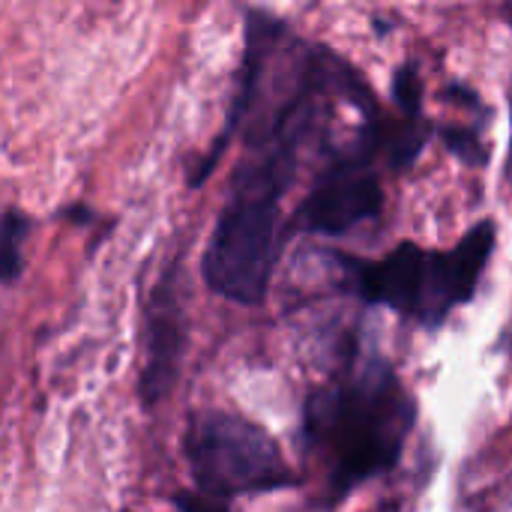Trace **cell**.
I'll use <instances>...</instances> for the list:
<instances>
[{
	"label": "cell",
	"mask_w": 512,
	"mask_h": 512,
	"mask_svg": "<svg viewBox=\"0 0 512 512\" xmlns=\"http://www.w3.org/2000/svg\"><path fill=\"white\" fill-rule=\"evenodd\" d=\"M417 405L384 363L345 369L306 405V444L330 468L333 495L393 471L414 429Z\"/></svg>",
	"instance_id": "cell-1"
},
{
	"label": "cell",
	"mask_w": 512,
	"mask_h": 512,
	"mask_svg": "<svg viewBox=\"0 0 512 512\" xmlns=\"http://www.w3.org/2000/svg\"><path fill=\"white\" fill-rule=\"evenodd\" d=\"M372 150H345L330 159L306 201L294 213V231L348 234L384 210V189L372 171Z\"/></svg>",
	"instance_id": "cell-5"
},
{
	"label": "cell",
	"mask_w": 512,
	"mask_h": 512,
	"mask_svg": "<svg viewBox=\"0 0 512 512\" xmlns=\"http://www.w3.org/2000/svg\"><path fill=\"white\" fill-rule=\"evenodd\" d=\"M495 237V222H480L447 252L399 243L381 261L351 258V288L366 303L438 327L456 306H465L474 297L492 258Z\"/></svg>",
	"instance_id": "cell-3"
},
{
	"label": "cell",
	"mask_w": 512,
	"mask_h": 512,
	"mask_svg": "<svg viewBox=\"0 0 512 512\" xmlns=\"http://www.w3.org/2000/svg\"><path fill=\"white\" fill-rule=\"evenodd\" d=\"M444 141H447V147L459 156V159H465L468 165H480V162H486V153H483V147H480V138H477V132H468V129H444Z\"/></svg>",
	"instance_id": "cell-8"
},
{
	"label": "cell",
	"mask_w": 512,
	"mask_h": 512,
	"mask_svg": "<svg viewBox=\"0 0 512 512\" xmlns=\"http://www.w3.org/2000/svg\"><path fill=\"white\" fill-rule=\"evenodd\" d=\"M186 345L183 309L174 294V276H162V282L150 291L144 306V372H141V399L144 405H159L177 375L180 357Z\"/></svg>",
	"instance_id": "cell-6"
},
{
	"label": "cell",
	"mask_w": 512,
	"mask_h": 512,
	"mask_svg": "<svg viewBox=\"0 0 512 512\" xmlns=\"http://www.w3.org/2000/svg\"><path fill=\"white\" fill-rule=\"evenodd\" d=\"M297 159L300 153L294 150L261 147L240 162L228 204L201 258L204 282L213 294L243 306H258L267 297L285 237L279 204Z\"/></svg>",
	"instance_id": "cell-2"
},
{
	"label": "cell",
	"mask_w": 512,
	"mask_h": 512,
	"mask_svg": "<svg viewBox=\"0 0 512 512\" xmlns=\"http://www.w3.org/2000/svg\"><path fill=\"white\" fill-rule=\"evenodd\" d=\"M183 447L198 492L225 507L240 495L279 492L294 483L273 435L228 411L189 414Z\"/></svg>",
	"instance_id": "cell-4"
},
{
	"label": "cell",
	"mask_w": 512,
	"mask_h": 512,
	"mask_svg": "<svg viewBox=\"0 0 512 512\" xmlns=\"http://www.w3.org/2000/svg\"><path fill=\"white\" fill-rule=\"evenodd\" d=\"M27 234V219L18 210H6L3 216V282L12 285L24 267L21 261V240Z\"/></svg>",
	"instance_id": "cell-7"
}]
</instances>
